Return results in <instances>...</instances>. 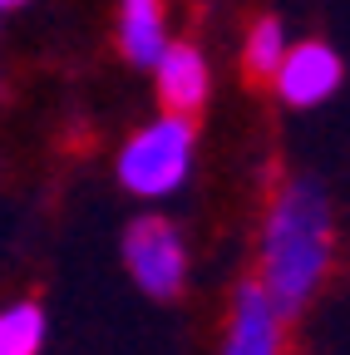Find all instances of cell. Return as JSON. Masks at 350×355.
<instances>
[{
    "instance_id": "1",
    "label": "cell",
    "mask_w": 350,
    "mask_h": 355,
    "mask_svg": "<svg viewBox=\"0 0 350 355\" xmlns=\"http://www.w3.org/2000/svg\"><path fill=\"white\" fill-rule=\"evenodd\" d=\"M331 257H335V217L326 188L311 178H286L267 202V217H261L256 282L267 286V296L286 316H296L321 291Z\"/></svg>"
},
{
    "instance_id": "2",
    "label": "cell",
    "mask_w": 350,
    "mask_h": 355,
    "mask_svg": "<svg viewBox=\"0 0 350 355\" xmlns=\"http://www.w3.org/2000/svg\"><path fill=\"white\" fill-rule=\"evenodd\" d=\"M193 153H198V128H193V114H158L148 119L143 128L128 133V144L119 148V188L134 193L143 202H163L173 198L188 173H193Z\"/></svg>"
},
{
    "instance_id": "3",
    "label": "cell",
    "mask_w": 350,
    "mask_h": 355,
    "mask_svg": "<svg viewBox=\"0 0 350 355\" xmlns=\"http://www.w3.org/2000/svg\"><path fill=\"white\" fill-rule=\"evenodd\" d=\"M123 266L143 296H178L188 282V242L168 217H134L123 227Z\"/></svg>"
},
{
    "instance_id": "4",
    "label": "cell",
    "mask_w": 350,
    "mask_h": 355,
    "mask_svg": "<svg viewBox=\"0 0 350 355\" xmlns=\"http://www.w3.org/2000/svg\"><path fill=\"white\" fill-rule=\"evenodd\" d=\"M222 355H286V311L267 296L261 282L232 291Z\"/></svg>"
},
{
    "instance_id": "5",
    "label": "cell",
    "mask_w": 350,
    "mask_h": 355,
    "mask_svg": "<svg viewBox=\"0 0 350 355\" xmlns=\"http://www.w3.org/2000/svg\"><path fill=\"white\" fill-rule=\"evenodd\" d=\"M345 79V64L340 55L331 50L326 40H301V44H286V55L272 74L277 84V99L291 104V109H316L326 104Z\"/></svg>"
},
{
    "instance_id": "6",
    "label": "cell",
    "mask_w": 350,
    "mask_h": 355,
    "mask_svg": "<svg viewBox=\"0 0 350 355\" xmlns=\"http://www.w3.org/2000/svg\"><path fill=\"white\" fill-rule=\"evenodd\" d=\"M153 79H158V99L168 114H198L207 104V89H212V69H207V55L188 40H173L163 60L153 64Z\"/></svg>"
},
{
    "instance_id": "7",
    "label": "cell",
    "mask_w": 350,
    "mask_h": 355,
    "mask_svg": "<svg viewBox=\"0 0 350 355\" xmlns=\"http://www.w3.org/2000/svg\"><path fill=\"white\" fill-rule=\"evenodd\" d=\"M114 35H119V50L128 64L139 69H153L168 50V15H163V0H119V20H114Z\"/></svg>"
},
{
    "instance_id": "8",
    "label": "cell",
    "mask_w": 350,
    "mask_h": 355,
    "mask_svg": "<svg viewBox=\"0 0 350 355\" xmlns=\"http://www.w3.org/2000/svg\"><path fill=\"white\" fill-rule=\"evenodd\" d=\"M45 350V311L35 301L0 306V355H40Z\"/></svg>"
},
{
    "instance_id": "9",
    "label": "cell",
    "mask_w": 350,
    "mask_h": 355,
    "mask_svg": "<svg viewBox=\"0 0 350 355\" xmlns=\"http://www.w3.org/2000/svg\"><path fill=\"white\" fill-rule=\"evenodd\" d=\"M286 30H281V20H256L252 30H247V40H242V69L252 74V79H261V84H272V74H277V64H281V55H286Z\"/></svg>"
},
{
    "instance_id": "10",
    "label": "cell",
    "mask_w": 350,
    "mask_h": 355,
    "mask_svg": "<svg viewBox=\"0 0 350 355\" xmlns=\"http://www.w3.org/2000/svg\"><path fill=\"white\" fill-rule=\"evenodd\" d=\"M20 6H30V0H0V15H6V10H20Z\"/></svg>"
}]
</instances>
